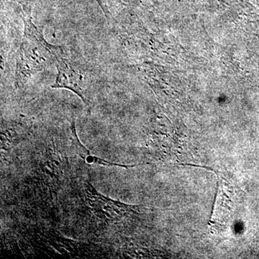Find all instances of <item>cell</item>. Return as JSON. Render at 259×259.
<instances>
[{
    "instance_id": "1",
    "label": "cell",
    "mask_w": 259,
    "mask_h": 259,
    "mask_svg": "<svg viewBox=\"0 0 259 259\" xmlns=\"http://www.w3.org/2000/svg\"><path fill=\"white\" fill-rule=\"evenodd\" d=\"M32 10L21 11L23 35L16 55L14 83L23 88L35 75L55 65L56 45L46 40L40 29L34 23Z\"/></svg>"
},
{
    "instance_id": "2",
    "label": "cell",
    "mask_w": 259,
    "mask_h": 259,
    "mask_svg": "<svg viewBox=\"0 0 259 259\" xmlns=\"http://www.w3.org/2000/svg\"><path fill=\"white\" fill-rule=\"evenodd\" d=\"M55 54L57 74L51 88L72 92L90 107L94 91L100 83L97 70L82 56L62 46H56Z\"/></svg>"
},
{
    "instance_id": "3",
    "label": "cell",
    "mask_w": 259,
    "mask_h": 259,
    "mask_svg": "<svg viewBox=\"0 0 259 259\" xmlns=\"http://www.w3.org/2000/svg\"><path fill=\"white\" fill-rule=\"evenodd\" d=\"M79 155L81 157L83 158L85 156V161L88 162L90 164H97L100 166L112 167V166H120L123 167V168H129L131 167H134L135 166H127V165L120 164V163H113V162H110L107 161V160L104 159V158L97 157L96 156H94L90 153V151L87 149L84 146H81V147L79 148Z\"/></svg>"
},
{
    "instance_id": "4",
    "label": "cell",
    "mask_w": 259,
    "mask_h": 259,
    "mask_svg": "<svg viewBox=\"0 0 259 259\" xmlns=\"http://www.w3.org/2000/svg\"><path fill=\"white\" fill-rule=\"evenodd\" d=\"M17 3L21 7V11L24 10L32 9V3L33 0H9Z\"/></svg>"
},
{
    "instance_id": "5",
    "label": "cell",
    "mask_w": 259,
    "mask_h": 259,
    "mask_svg": "<svg viewBox=\"0 0 259 259\" xmlns=\"http://www.w3.org/2000/svg\"><path fill=\"white\" fill-rule=\"evenodd\" d=\"M97 3L100 5V6L101 7V9L102 11H103L104 14L106 15L107 10L106 8H105V5H104L103 3H102V0H96Z\"/></svg>"
}]
</instances>
